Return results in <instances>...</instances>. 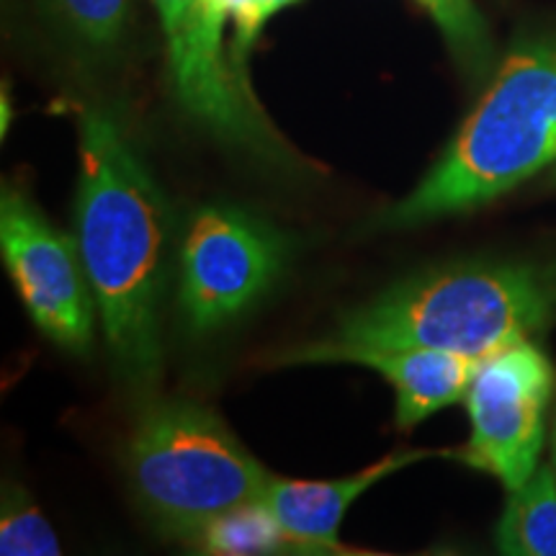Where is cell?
Instances as JSON below:
<instances>
[{"label": "cell", "mask_w": 556, "mask_h": 556, "mask_svg": "<svg viewBox=\"0 0 556 556\" xmlns=\"http://www.w3.org/2000/svg\"><path fill=\"white\" fill-rule=\"evenodd\" d=\"M75 227L116 368L131 384H150L163 358L160 304L168 281L170 208L127 131L101 109L80 116Z\"/></svg>", "instance_id": "6da1fadb"}, {"label": "cell", "mask_w": 556, "mask_h": 556, "mask_svg": "<svg viewBox=\"0 0 556 556\" xmlns=\"http://www.w3.org/2000/svg\"><path fill=\"white\" fill-rule=\"evenodd\" d=\"M556 317V270L454 263L407 278L340 319L330 338L420 345L482 361L531 340Z\"/></svg>", "instance_id": "7a4b0ae2"}, {"label": "cell", "mask_w": 556, "mask_h": 556, "mask_svg": "<svg viewBox=\"0 0 556 556\" xmlns=\"http://www.w3.org/2000/svg\"><path fill=\"white\" fill-rule=\"evenodd\" d=\"M548 163H556V37L531 41L503 62L435 168L384 214V225L469 212Z\"/></svg>", "instance_id": "3957f363"}, {"label": "cell", "mask_w": 556, "mask_h": 556, "mask_svg": "<svg viewBox=\"0 0 556 556\" xmlns=\"http://www.w3.org/2000/svg\"><path fill=\"white\" fill-rule=\"evenodd\" d=\"M127 467L152 520L189 544L232 507L261 500L274 479L217 413L189 400H157L142 409Z\"/></svg>", "instance_id": "277c9868"}, {"label": "cell", "mask_w": 556, "mask_h": 556, "mask_svg": "<svg viewBox=\"0 0 556 556\" xmlns=\"http://www.w3.org/2000/svg\"><path fill=\"white\" fill-rule=\"evenodd\" d=\"M291 255L287 235L235 206L193 214L178 258V307L193 332L217 330L266 296Z\"/></svg>", "instance_id": "5b68a950"}, {"label": "cell", "mask_w": 556, "mask_h": 556, "mask_svg": "<svg viewBox=\"0 0 556 556\" xmlns=\"http://www.w3.org/2000/svg\"><path fill=\"white\" fill-rule=\"evenodd\" d=\"M552 364L531 340L479 361L467 392L471 435L462 458L518 490L539 469L552 400Z\"/></svg>", "instance_id": "8992f818"}, {"label": "cell", "mask_w": 556, "mask_h": 556, "mask_svg": "<svg viewBox=\"0 0 556 556\" xmlns=\"http://www.w3.org/2000/svg\"><path fill=\"white\" fill-rule=\"evenodd\" d=\"M0 253L31 323L67 351H88L99 307L78 240L50 225L24 193L3 189Z\"/></svg>", "instance_id": "52a82bcc"}, {"label": "cell", "mask_w": 556, "mask_h": 556, "mask_svg": "<svg viewBox=\"0 0 556 556\" xmlns=\"http://www.w3.org/2000/svg\"><path fill=\"white\" fill-rule=\"evenodd\" d=\"M155 5L168 41L173 86L186 114L250 155L289 163L291 150L222 58L225 21L208 16L204 0H155Z\"/></svg>", "instance_id": "ba28073f"}, {"label": "cell", "mask_w": 556, "mask_h": 556, "mask_svg": "<svg viewBox=\"0 0 556 556\" xmlns=\"http://www.w3.org/2000/svg\"><path fill=\"white\" fill-rule=\"evenodd\" d=\"M281 364H358L381 374L397 394L400 430L415 428L438 409L467 400L479 361L420 345H368L325 338L296 348Z\"/></svg>", "instance_id": "9c48e42d"}, {"label": "cell", "mask_w": 556, "mask_h": 556, "mask_svg": "<svg viewBox=\"0 0 556 556\" xmlns=\"http://www.w3.org/2000/svg\"><path fill=\"white\" fill-rule=\"evenodd\" d=\"M433 456V451H397L358 475L343 479H283L274 477L261 503L274 513L299 554H358L340 544L338 531L351 505L394 471Z\"/></svg>", "instance_id": "30bf717a"}, {"label": "cell", "mask_w": 556, "mask_h": 556, "mask_svg": "<svg viewBox=\"0 0 556 556\" xmlns=\"http://www.w3.org/2000/svg\"><path fill=\"white\" fill-rule=\"evenodd\" d=\"M495 541L500 552L510 556H556L554 464H539L526 484L510 490Z\"/></svg>", "instance_id": "8fae6325"}, {"label": "cell", "mask_w": 556, "mask_h": 556, "mask_svg": "<svg viewBox=\"0 0 556 556\" xmlns=\"http://www.w3.org/2000/svg\"><path fill=\"white\" fill-rule=\"evenodd\" d=\"M197 546L199 552L229 556L296 552L287 533H283L281 523L261 500L232 507L214 523H208L206 531L199 536Z\"/></svg>", "instance_id": "7c38bea8"}, {"label": "cell", "mask_w": 556, "mask_h": 556, "mask_svg": "<svg viewBox=\"0 0 556 556\" xmlns=\"http://www.w3.org/2000/svg\"><path fill=\"white\" fill-rule=\"evenodd\" d=\"M0 554L3 556H58L60 541L52 523L41 516L31 495L18 484L3 486L0 507Z\"/></svg>", "instance_id": "4fadbf2b"}, {"label": "cell", "mask_w": 556, "mask_h": 556, "mask_svg": "<svg viewBox=\"0 0 556 556\" xmlns=\"http://www.w3.org/2000/svg\"><path fill=\"white\" fill-rule=\"evenodd\" d=\"M75 37L111 47L127 29L131 0H41Z\"/></svg>", "instance_id": "5bb4252c"}, {"label": "cell", "mask_w": 556, "mask_h": 556, "mask_svg": "<svg viewBox=\"0 0 556 556\" xmlns=\"http://www.w3.org/2000/svg\"><path fill=\"white\" fill-rule=\"evenodd\" d=\"M420 5H426L441 29L446 31V37L456 45H475L482 37V26L475 9H471L469 0H417Z\"/></svg>", "instance_id": "9a60e30c"}, {"label": "cell", "mask_w": 556, "mask_h": 556, "mask_svg": "<svg viewBox=\"0 0 556 556\" xmlns=\"http://www.w3.org/2000/svg\"><path fill=\"white\" fill-rule=\"evenodd\" d=\"M299 3V0H253V9H255V16H258V21L263 26H266V21L270 16H276L278 11L289 9V5Z\"/></svg>", "instance_id": "2e32d148"}, {"label": "cell", "mask_w": 556, "mask_h": 556, "mask_svg": "<svg viewBox=\"0 0 556 556\" xmlns=\"http://www.w3.org/2000/svg\"><path fill=\"white\" fill-rule=\"evenodd\" d=\"M3 131H9V96L3 93Z\"/></svg>", "instance_id": "e0dca14e"}, {"label": "cell", "mask_w": 556, "mask_h": 556, "mask_svg": "<svg viewBox=\"0 0 556 556\" xmlns=\"http://www.w3.org/2000/svg\"><path fill=\"white\" fill-rule=\"evenodd\" d=\"M552 464L556 469V420H554V435H552Z\"/></svg>", "instance_id": "ac0fdd59"}]
</instances>
